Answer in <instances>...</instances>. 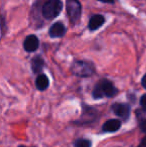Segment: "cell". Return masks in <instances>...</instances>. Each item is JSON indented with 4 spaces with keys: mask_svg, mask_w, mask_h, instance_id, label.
<instances>
[{
    "mask_svg": "<svg viewBox=\"0 0 146 147\" xmlns=\"http://www.w3.org/2000/svg\"><path fill=\"white\" fill-rule=\"evenodd\" d=\"M118 93V89L108 79H101L92 91V96L94 99H100L103 97H113Z\"/></svg>",
    "mask_w": 146,
    "mask_h": 147,
    "instance_id": "obj_1",
    "label": "cell"
},
{
    "mask_svg": "<svg viewBox=\"0 0 146 147\" xmlns=\"http://www.w3.org/2000/svg\"><path fill=\"white\" fill-rule=\"evenodd\" d=\"M71 71L74 75L79 76V77H88L95 73V68L93 64L88 61L76 60L72 63Z\"/></svg>",
    "mask_w": 146,
    "mask_h": 147,
    "instance_id": "obj_2",
    "label": "cell"
},
{
    "mask_svg": "<svg viewBox=\"0 0 146 147\" xmlns=\"http://www.w3.org/2000/svg\"><path fill=\"white\" fill-rule=\"evenodd\" d=\"M63 7V4L60 0H49L43 5L42 15L48 20L54 19L59 15Z\"/></svg>",
    "mask_w": 146,
    "mask_h": 147,
    "instance_id": "obj_3",
    "label": "cell"
},
{
    "mask_svg": "<svg viewBox=\"0 0 146 147\" xmlns=\"http://www.w3.org/2000/svg\"><path fill=\"white\" fill-rule=\"evenodd\" d=\"M66 10L70 21L73 24L77 23L81 16V4L78 0H67L66 1Z\"/></svg>",
    "mask_w": 146,
    "mask_h": 147,
    "instance_id": "obj_4",
    "label": "cell"
},
{
    "mask_svg": "<svg viewBox=\"0 0 146 147\" xmlns=\"http://www.w3.org/2000/svg\"><path fill=\"white\" fill-rule=\"evenodd\" d=\"M111 109L113 110L115 115L120 117L122 120L127 121L130 115V106L128 104H124V103H114L111 106Z\"/></svg>",
    "mask_w": 146,
    "mask_h": 147,
    "instance_id": "obj_5",
    "label": "cell"
},
{
    "mask_svg": "<svg viewBox=\"0 0 146 147\" xmlns=\"http://www.w3.org/2000/svg\"><path fill=\"white\" fill-rule=\"evenodd\" d=\"M96 118V111L92 107L85 106L83 105V110H82V115L80 116L79 121L76 123L84 124V123H90V122L94 121Z\"/></svg>",
    "mask_w": 146,
    "mask_h": 147,
    "instance_id": "obj_6",
    "label": "cell"
},
{
    "mask_svg": "<svg viewBox=\"0 0 146 147\" xmlns=\"http://www.w3.org/2000/svg\"><path fill=\"white\" fill-rule=\"evenodd\" d=\"M39 46L38 38L35 35H29L25 38L23 42V47L27 52H34L37 50Z\"/></svg>",
    "mask_w": 146,
    "mask_h": 147,
    "instance_id": "obj_7",
    "label": "cell"
},
{
    "mask_svg": "<svg viewBox=\"0 0 146 147\" xmlns=\"http://www.w3.org/2000/svg\"><path fill=\"white\" fill-rule=\"evenodd\" d=\"M65 32H66V28H65V26L61 22L54 23L50 27V29H49V35L51 37H53V38L63 36L65 34Z\"/></svg>",
    "mask_w": 146,
    "mask_h": 147,
    "instance_id": "obj_8",
    "label": "cell"
},
{
    "mask_svg": "<svg viewBox=\"0 0 146 147\" xmlns=\"http://www.w3.org/2000/svg\"><path fill=\"white\" fill-rule=\"evenodd\" d=\"M121 127V121L118 119H109L103 124L102 131L104 132H115Z\"/></svg>",
    "mask_w": 146,
    "mask_h": 147,
    "instance_id": "obj_9",
    "label": "cell"
},
{
    "mask_svg": "<svg viewBox=\"0 0 146 147\" xmlns=\"http://www.w3.org/2000/svg\"><path fill=\"white\" fill-rule=\"evenodd\" d=\"M105 22V18H104L103 15H100V14H96V15H93L89 20V24H88V27H89L90 30H96L98 28H100L103 23Z\"/></svg>",
    "mask_w": 146,
    "mask_h": 147,
    "instance_id": "obj_10",
    "label": "cell"
},
{
    "mask_svg": "<svg viewBox=\"0 0 146 147\" xmlns=\"http://www.w3.org/2000/svg\"><path fill=\"white\" fill-rule=\"evenodd\" d=\"M35 84H36V87L38 90L40 91H44L48 88L49 86V80H48V77H47L45 74H39L36 78V81H35Z\"/></svg>",
    "mask_w": 146,
    "mask_h": 147,
    "instance_id": "obj_11",
    "label": "cell"
},
{
    "mask_svg": "<svg viewBox=\"0 0 146 147\" xmlns=\"http://www.w3.org/2000/svg\"><path fill=\"white\" fill-rule=\"evenodd\" d=\"M44 66V61L40 56H35L31 60V68L34 73H40Z\"/></svg>",
    "mask_w": 146,
    "mask_h": 147,
    "instance_id": "obj_12",
    "label": "cell"
},
{
    "mask_svg": "<svg viewBox=\"0 0 146 147\" xmlns=\"http://www.w3.org/2000/svg\"><path fill=\"white\" fill-rule=\"evenodd\" d=\"M74 147H91V141L88 139H77L74 142Z\"/></svg>",
    "mask_w": 146,
    "mask_h": 147,
    "instance_id": "obj_13",
    "label": "cell"
},
{
    "mask_svg": "<svg viewBox=\"0 0 146 147\" xmlns=\"http://www.w3.org/2000/svg\"><path fill=\"white\" fill-rule=\"evenodd\" d=\"M139 127H140V130L142 132L146 133V118L142 119L140 122H139Z\"/></svg>",
    "mask_w": 146,
    "mask_h": 147,
    "instance_id": "obj_14",
    "label": "cell"
},
{
    "mask_svg": "<svg viewBox=\"0 0 146 147\" xmlns=\"http://www.w3.org/2000/svg\"><path fill=\"white\" fill-rule=\"evenodd\" d=\"M140 105L142 107V109L146 112V94L142 95L140 98Z\"/></svg>",
    "mask_w": 146,
    "mask_h": 147,
    "instance_id": "obj_15",
    "label": "cell"
},
{
    "mask_svg": "<svg viewBox=\"0 0 146 147\" xmlns=\"http://www.w3.org/2000/svg\"><path fill=\"white\" fill-rule=\"evenodd\" d=\"M137 147H146V136H144V137L142 138V140H141L139 145Z\"/></svg>",
    "mask_w": 146,
    "mask_h": 147,
    "instance_id": "obj_16",
    "label": "cell"
},
{
    "mask_svg": "<svg viewBox=\"0 0 146 147\" xmlns=\"http://www.w3.org/2000/svg\"><path fill=\"white\" fill-rule=\"evenodd\" d=\"M141 84H142V86L146 89V74L142 77V80H141Z\"/></svg>",
    "mask_w": 146,
    "mask_h": 147,
    "instance_id": "obj_17",
    "label": "cell"
},
{
    "mask_svg": "<svg viewBox=\"0 0 146 147\" xmlns=\"http://www.w3.org/2000/svg\"><path fill=\"white\" fill-rule=\"evenodd\" d=\"M101 2H105V3H114V0H99Z\"/></svg>",
    "mask_w": 146,
    "mask_h": 147,
    "instance_id": "obj_18",
    "label": "cell"
},
{
    "mask_svg": "<svg viewBox=\"0 0 146 147\" xmlns=\"http://www.w3.org/2000/svg\"><path fill=\"white\" fill-rule=\"evenodd\" d=\"M18 147H27V146H24V145H20V146H18Z\"/></svg>",
    "mask_w": 146,
    "mask_h": 147,
    "instance_id": "obj_19",
    "label": "cell"
}]
</instances>
